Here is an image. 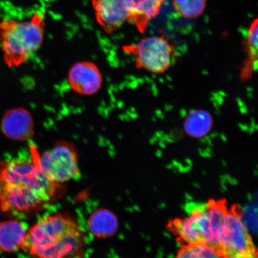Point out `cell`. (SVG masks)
Returning a JSON list of instances; mask_svg holds the SVG:
<instances>
[{
    "label": "cell",
    "mask_w": 258,
    "mask_h": 258,
    "mask_svg": "<svg viewBox=\"0 0 258 258\" xmlns=\"http://www.w3.org/2000/svg\"><path fill=\"white\" fill-rule=\"evenodd\" d=\"M243 215L240 206L233 205L228 208L219 232L218 250L228 258H257L256 248L244 223Z\"/></svg>",
    "instance_id": "5b68a950"
},
{
    "label": "cell",
    "mask_w": 258,
    "mask_h": 258,
    "mask_svg": "<svg viewBox=\"0 0 258 258\" xmlns=\"http://www.w3.org/2000/svg\"><path fill=\"white\" fill-rule=\"evenodd\" d=\"M38 163L48 178L63 184L80 173L76 148L66 141H59L43 154H38Z\"/></svg>",
    "instance_id": "52a82bcc"
},
{
    "label": "cell",
    "mask_w": 258,
    "mask_h": 258,
    "mask_svg": "<svg viewBox=\"0 0 258 258\" xmlns=\"http://www.w3.org/2000/svg\"><path fill=\"white\" fill-rule=\"evenodd\" d=\"M2 128L6 137L12 140L27 141L34 135V123L30 112L24 108L11 109L6 113Z\"/></svg>",
    "instance_id": "30bf717a"
},
{
    "label": "cell",
    "mask_w": 258,
    "mask_h": 258,
    "mask_svg": "<svg viewBox=\"0 0 258 258\" xmlns=\"http://www.w3.org/2000/svg\"><path fill=\"white\" fill-rule=\"evenodd\" d=\"M123 50L134 57L137 69L159 75L172 67L175 46L164 35H157L125 46Z\"/></svg>",
    "instance_id": "8992f818"
},
{
    "label": "cell",
    "mask_w": 258,
    "mask_h": 258,
    "mask_svg": "<svg viewBox=\"0 0 258 258\" xmlns=\"http://www.w3.org/2000/svg\"><path fill=\"white\" fill-rule=\"evenodd\" d=\"M38 151L30 148V157H18L0 163V210L25 216L40 212L63 192L62 184L45 175L38 163Z\"/></svg>",
    "instance_id": "6da1fadb"
},
{
    "label": "cell",
    "mask_w": 258,
    "mask_h": 258,
    "mask_svg": "<svg viewBox=\"0 0 258 258\" xmlns=\"http://www.w3.org/2000/svg\"><path fill=\"white\" fill-rule=\"evenodd\" d=\"M175 258H228L214 248L201 244L182 245Z\"/></svg>",
    "instance_id": "2e32d148"
},
{
    "label": "cell",
    "mask_w": 258,
    "mask_h": 258,
    "mask_svg": "<svg viewBox=\"0 0 258 258\" xmlns=\"http://www.w3.org/2000/svg\"><path fill=\"white\" fill-rule=\"evenodd\" d=\"M27 226L18 220H6L0 223V250L14 253L23 248L28 232Z\"/></svg>",
    "instance_id": "7c38bea8"
},
{
    "label": "cell",
    "mask_w": 258,
    "mask_h": 258,
    "mask_svg": "<svg viewBox=\"0 0 258 258\" xmlns=\"http://www.w3.org/2000/svg\"><path fill=\"white\" fill-rule=\"evenodd\" d=\"M0 1H3V0H0Z\"/></svg>",
    "instance_id": "d6986e66"
},
{
    "label": "cell",
    "mask_w": 258,
    "mask_h": 258,
    "mask_svg": "<svg viewBox=\"0 0 258 258\" xmlns=\"http://www.w3.org/2000/svg\"><path fill=\"white\" fill-rule=\"evenodd\" d=\"M214 121L209 112L195 109L189 113L184 121L185 133L193 138L200 139L206 136L211 131Z\"/></svg>",
    "instance_id": "9a60e30c"
},
{
    "label": "cell",
    "mask_w": 258,
    "mask_h": 258,
    "mask_svg": "<svg viewBox=\"0 0 258 258\" xmlns=\"http://www.w3.org/2000/svg\"><path fill=\"white\" fill-rule=\"evenodd\" d=\"M85 232L72 216L63 213L44 216L29 229L22 250L32 258H82Z\"/></svg>",
    "instance_id": "7a4b0ae2"
},
{
    "label": "cell",
    "mask_w": 258,
    "mask_h": 258,
    "mask_svg": "<svg viewBox=\"0 0 258 258\" xmlns=\"http://www.w3.org/2000/svg\"><path fill=\"white\" fill-rule=\"evenodd\" d=\"M131 12L128 22L141 33L146 31L148 24L159 14L165 0H128Z\"/></svg>",
    "instance_id": "8fae6325"
},
{
    "label": "cell",
    "mask_w": 258,
    "mask_h": 258,
    "mask_svg": "<svg viewBox=\"0 0 258 258\" xmlns=\"http://www.w3.org/2000/svg\"><path fill=\"white\" fill-rule=\"evenodd\" d=\"M258 20L251 22L246 39L244 40V51L246 59L241 68L240 77L243 81L249 80L256 72L257 64Z\"/></svg>",
    "instance_id": "5bb4252c"
},
{
    "label": "cell",
    "mask_w": 258,
    "mask_h": 258,
    "mask_svg": "<svg viewBox=\"0 0 258 258\" xmlns=\"http://www.w3.org/2000/svg\"><path fill=\"white\" fill-rule=\"evenodd\" d=\"M228 208L224 199L210 200L194 208L188 217L170 221L167 229L182 245L201 244L218 250L219 232Z\"/></svg>",
    "instance_id": "3957f363"
},
{
    "label": "cell",
    "mask_w": 258,
    "mask_h": 258,
    "mask_svg": "<svg viewBox=\"0 0 258 258\" xmlns=\"http://www.w3.org/2000/svg\"><path fill=\"white\" fill-rule=\"evenodd\" d=\"M45 13H35L28 21L3 19L0 22V45L9 66L24 63L43 43Z\"/></svg>",
    "instance_id": "277c9868"
},
{
    "label": "cell",
    "mask_w": 258,
    "mask_h": 258,
    "mask_svg": "<svg viewBox=\"0 0 258 258\" xmlns=\"http://www.w3.org/2000/svg\"><path fill=\"white\" fill-rule=\"evenodd\" d=\"M174 9L186 19L199 17L204 12L206 0H173Z\"/></svg>",
    "instance_id": "e0dca14e"
},
{
    "label": "cell",
    "mask_w": 258,
    "mask_h": 258,
    "mask_svg": "<svg viewBox=\"0 0 258 258\" xmlns=\"http://www.w3.org/2000/svg\"><path fill=\"white\" fill-rule=\"evenodd\" d=\"M67 78L73 91L85 96L96 94L101 89L103 82L101 71L91 62L74 64L69 71Z\"/></svg>",
    "instance_id": "9c48e42d"
},
{
    "label": "cell",
    "mask_w": 258,
    "mask_h": 258,
    "mask_svg": "<svg viewBox=\"0 0 258 258\" xmlns=\"http://www.w3.org/2000/svg\"><path fill=\"white\" fill-rule=\"evenodd\" d=\"M89 228L91 233L97 237L105 238L111 237L118 230V219L108 210H98L90 216Z\"/></svg>",
    "instance_id": "4fadbf2b"
},
{
    "label": "cell",
    "mask_w": 258,
    "mask_h": 258,
    "mask_svg": "<svg viewBox=\"0 0 258 258\" xmlns=\"http://www.w3.org/2000/svg\"><path fill=\"white\" fill-rule=\"evenodd\" d=\"M92 4L97 22L108 34L114 33L128 20V0H92Z\"/></svg>",
    "instance_id": "ba28073f"
},
{
    "label": "cell",
    "mask_w": 258,
    "mask_h": 258,
    "mask_svg": "<svg viewBox=\"0 0 258 258\" xmlns=\"http://www.w3.org/2000/svg\"><path fill=\"white\" fill-rule=\"evenodd\" d=\"M228 258H244V257H240V256H234V257H228Z\"/></svg>",
    "instance_id": "ac0fdd59"
}]
</instances>
